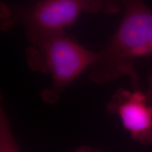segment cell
<instances>
[{
    "mask_svg": "<svg viewBox=\"0 0 152 152\" xmlns=\"http://www.w3.org/2000/svg\"><path fill=\"white\" fill-rule=\"evenodd\" d=\"M106 111L119 117L133 140L142 144H152V106L147 94L120 88L109 99Z\"/></svg>",
    "mask_w": 152,
    "mask_h": 152,
    "instance_id": "cell-4",
    "label": "cell"
},
{
    "mask_svg": "<svg viewBox=\"0 0 152 152\" xmlns=\"http://www.w3.org/2000/svg\"><path fill=\"white\" fill-rule=\"evenodd\" d=\"M90 13L116 14L123 9L122 0H88Z\"/></svg>",
    "mask_w": 152,
    "mask_h": 152,
    "instance_id": "cell-6",
    "label": "cell"
},
{
    "mask_svg": "<svg viewBox=\"0 0 152 152\" xmlns=\"http://www.w3.org/2000/svg\"><path fill=\"white\" fill-rule=\"evenodd\" d=\"M148 83H149V87H148L147 92L146 94L147 96L148 102L152 106V71L148 77Z\"/></svg>",
    "mask_w": 152,
    "mask_h": 152,
    "instance_id": "cell-7",
    "label": "cell"
},
{
    "mask_svg": "<svg viewBox=\"0 0 152 152\" xmlns=\"http://www.w3.org/2000/svg\"><path fill=\"white\" fill-rule=\"evenodd\" d=\"M0 152H20L2 104L0 109Z\"/></svg>",
    "mask_w": 152,
    "mask_h": 152,
    "instance_id": "cell-5",
    "label": "cell"
},
{
    "mask_svg": "<svg viewBox=\"0 0 152 152\" xmlns=\"http://www.w3.org/2000/svg\"><path fill=\"white\" fill-rule=\"evenodd\" d=\"M83 11H90L88 0H39L18 18L30 37L64 31Z\"/></svg>",
    "mask_w": 152,
    "mask_h": 152,
    "instance_id": "cell-3",
    "label": "cell"
},
{
    "mask_svg": "<svg viewBox=\"0 0 152 152\" xmlns=\"http://www.w3.org/2000/svg\"><path fill=\"white\" fill-rule=\"evenodd\" d=\"M124 14L118 28L97 60L89 68L88 78L96 84L128 76L135 90L140 80L137 58L152 56V11L144 0H122Z\"/></svg>",
    "mask_w": 152,
    "mask_h": 152,
    "instance_id": "cell-1",
    "label": "cell"
},
{
    "mask_svg": "<svg viewBox=\"0 0 152 152\" xmlns=\"http://www.w3.org/2000/svg\"><path fill=\"white\" fill-rule=\"evenodd\" d=\"M73 152H98V151H94V150L92 149L90 147H87V146H83V147H80L77 148V149H76Z\"/></svg>",
    "mask_w": 152,
    "mask_h": 152,
    "instance_id": "cell-8",
    "label": "cell"
},
{
    "mask_svg": "<svg viewBox=\"0 0 152 152\" xmlns=\"http://www.w3.org/2000/svg\"><path fill=\"white\" fill-rule=\"evenodd\" d=\"M26 60L30 69L49 75L50 85L41 92L44 102L56 104L62 92L97 60L99 52L85 49L65 31L27 37Z\"/></svg>",
    "mask_w": 152,
    "mask_h": 152,
    "instance_id": "cell-2",
    "label": "cell"
}]
</instances>
